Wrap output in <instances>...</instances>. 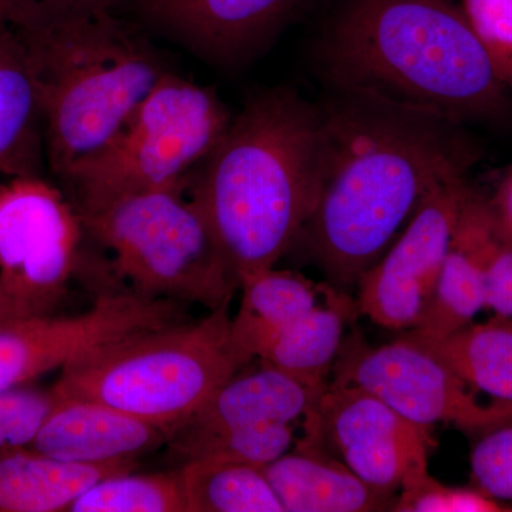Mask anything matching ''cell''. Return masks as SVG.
Masks as SVG:
<instances>
[{
    "instance_id": "277c9868",
    "label": "cell",
    "mask_w": 512,
    "mask_h": 512,
    "mask_svg": "<svg viewBox=\"0 0 512 512\" xmlns=\"http://www.w3.org/2000/svg\"><path fill=\"white\" fill-rule=\"evenodd\" d=\"M15 30L39 96L46 168L60 185L109 146L168 70L110 2Z\"/></svg>"
},
{
    "instance_id": "7c38bea8",
    "label": "cell",
    "mask_w": 512,
    "mask_h": 512,
    "mask_svg": "<svg viewBox=\"0 0 512 512\" xmlns=\"http://www.w3.org/2000/svg\"><path fill=\"white\" fill-rule=\"evenodd\" d=\"M305 419V439L319 441L363 483L389 497H396L407 474L429 467L430 427L360 387L329 384Z\"/></svg>"
},
{
    "instance_id": "4dcf8cb0",
    "label": "cell",
    "mask_w": 512,
    "mask_h": 512,
    "mask_svg": "<svg viewBox=\"0 0 512 512\" xmlns=\"http://www.w3.org/2000/svg\"><path fill=\"white\" fill-rule=\"evenodd\" d=\"M111 0H0V20L13 29L29 28L64 10Z\"/></svg>"
},
{
    "instance_id": "9c48e42d",
    "label": "cell",
    "mask_w": 512,
    "mask_h": 512,
    "mask_svg": "<svg viewBox=\"0 0 512 512\" xmlns=\"http://www.w3.org/2000/svg\"><path fill=\"white\" fill-rule=\"evenodd\" d=\"M329 384L360 387L420 426L453 424L481 436L512 423V403L481 404L446 363L403 335L377 348L349 336Z\"/></svg>"
},
{
    "instance_id": "603a6c76",
    "label": "cell",
    "mask_w": 512,
    "mask_h": 512,
    "mask_svg": "<svg viewBox=\"0 0 512 512\" xmlns=\"http://www.w3.org/2000/svg\"><path fill=\"white\" fill-rule=\"evenodd\" d=\"M181 476L188 512H284L262 468L187 460Z\"/></svg>"
},
{
    "instance_id": "8fae6325",
    "label": "cell",
    "mask_w": 512,
    "mask_h": 512,
    "mask_svg": "<svg viewBox=\"0 0 512 512\" xmlns=\"http://www.w3.org/2000/svg\"><path fill=\"white\" fill-rule=\"evenodd\" d=\"M180 322L178 302L103 293L76 316L36 315L0 328V390L25 386L100 346Z\"/></svg>"
},
{
    "instance_id": "d6a6232c",
    "label": "cell",
    "mask_w": 512,
    "mask_h": 512,
    "mask_svg": "<svg viewBox=\"0 0 512 512\" xmlns=\"http://www.w3.org/2000/svg\"><path fill=\"white\" fill-rule=\"evenodd\" d=\"M29 316V313L9 295L5 285L0 281V328L16 322V320L29 318Z\"/></svg>"
},
{
    "instance_id": "8992f818",
    "label": "cell",
    "mask_w": 512,
    "mask_h": 512,
    "mask_svg": "<svg viewBox=\"0 0 512 512\" xmlns=\"http://www.w3.org/2000/svg\"><path fill=\"white\" fill-rule=\"evenodd\" d=\"M187 184L121 198L83 215L84 228L134 292L214 311L239 281Z\"/></svg>"
},
{
    "instance_id": "4316f807",
    "label": "cell",
    "mask_w": 512,
    "mask_h": 512,
    "mask_svg": "<svg viewBox=\"0 0 512 512\" xmlns=\"http://www.w3.org/2000/svg\"><path fill=\"white\" fill-rule=\"evenodd\" d=\"M55 390L25 386L0 390V453L30 447L53 407Z\"/></svg>"
},
{
    "instance_id": "ffe728a7",
    "label": "cell",
    "mask_w": 512,
    "mask_h": 512,
    "mask_svg": "<svg viewBox=\"0 0 512 512\" xmlns=\"http://www.w3.org/2000/svg\"><path fill=\"white\" fill-rule=\"evenodd\" d=\"M136 460L76 464L57 460L33 447L0 453V512L67 511L94 483L127 473Z\"/></svg>"
},
{
    "instance_id": "e0dca14e",
    "label": "cell",
    "mask_w": 512,
    "mask_h": 512,
    "mask_svg": "<svg viewBox=\"0 0 512 512\" xmlns=\"http://www.w3.org/2000/svg\"><path fill=\"white\" fill-rule=\"evenodd\" d=\"M262 473L284 512L392 511L396 500L373 490L319 441L305 437Z\"/></svg>"
},
{
    "instance_id": "3957f363",
    "label": "cell",
    "mask_w": 512,
    "mask_h": 512,
    "mask_svg": "<svg viewBox=\"0 0 512 512\" xmlns=\"http://www.w3.org/2000/svg\"><path fill=\"white\" fill-rule=\"evenodd\" d=\"M319 103L288 87L254 97L188 180L238 281L292 251L319 192Z\"/></svg>"
},
{
    "instance_id": "cb8c5ba5",
    "label": "cell",
    "mask_w": 512,
    "mask_h": 512,
    "mask_svg": "<svg viewBox=\"0 0 512 512\" xmlns=\"http://www.w3.org/2000/svg\"><path fill=\"white\" fill-rule=\"evenodd\" d=\"M69 512H188L181 470L114 474L101 478L70 505Z\"/></svg>"
},
{
    "instance_id": "44dd1931",
    "label": "cell",
    "mask_w": 512,
    "mask_h": 512,
    "mask_svg": "<svg viewBox=\"0 0 512 512\" xmlns=\"http://www.w3.org/2000/svg\"><path fill=\"white\" fill-rule=\"evenodd\" d=\"M355 309L356 301L348 293L329 286L325 301L289 326L259 360L309 386L326 389Z\"/></svg>"
},
{
    "instance_id": "f546056e",
    "label": "cell",
    "mask_w": 512,
    "mask_h": 512,
    "mask_svg": "<svg viewBox=\"0 0 512 512\" xmlns=\"http://www.w3.org/2000/svg\"><path fill=\"white\" fill-rule=\"evenodd\" d=\"M481 255L485 309L493 311L494 316L512 318V242L498 232L487 201L481 231Z\"/></svg>"
},
{
    "instance_id": "ba28073f",
    "label": "cell",
    "mask_w": 512,
    "mask_h": 512,
    "mask_svg": "<svg viewBox=\"0 0 512 512\" xmlns=\"http://www.w3.org/2000/svg\"><path fill=\"white\" fill-rule=\"evenodd\" d=\"M84 238L82 215L59 185L40 175L0 184V281L30 316L62 301Z\"/></svg>"
},
{
    "instance_id": "1f68e13d",
    "label": "cell",
    "mask_w": 512,
    "mask_h": 512,
    "mask_svg": "<svg viewBox=\"0 0 512 512\" xmlns=\"http://www.w3.org/2000/svg\"><path fill=\"white\" fill-rule=\"evenodd\" d=\"M484 197L498 232L512 242V164L501 171L493 191Z\"/></svg>"
},
{
    "instance_id": "9a60e30c",
    "label": "cell",
    "mask_w": 512,
    "mask_h": 512,
    "mask_svg": "<svg viewBox=\"0 0 512 512\" xmlns=\"http://www.w3.org/2000/svg\"><path fill=\"white\" fill-rule=\"evenodd\" d=\"M326 389L262 363L255 372L235 373L190 419L171 431L168 440L261 424H292L315 409Z\"/></svg>"
},
{
    "instance_id": "4fadbf2b",
    "label": "cell",
    "mask_w": 512,
    "mask_h": 512,
    "mask_svg": "<svg viewBox=\"0 0 512 512\" xmlns=\"http://www.w3.org/2000/svg\"><path fill=\"white\" fill-rule=\"evenodd\" d=\"M309 0H111L121 16L205 62L232 67L261 55Z\"/></svg>"
},
{
    "instance_id": "5bb4252c",
    "label": "cell",
    "mask_w": 512,
    "mask_h": 512,
    "mask_svg": "<svg viewBox=\"0 0 512 512\" xmlns=\"http://www.w3.org/2000/svg\"><path fill=\"white\" fill-rule=\"evenodd\" d=\"M165 441L161 427L109 404L59 396L30 447L67 463L110 464L136 460Z\"/></svg>"
},
{
    "instance_id": "30bf717a",
    "label": "cell",
    "mask_w": 512,
    "mask_h": 512,
    "mask_svg": "<svg viewBox=\"0 0 512 512\" xmlns=\"http://www.w3.org/2000/svg\"><path fill=\"white\" fill-rule=\"evenodd\" d=\"M471 187L467 174H461L429 192L402 234L360 278L357 312L390 330L407 332L419 325Z\"/></svg>"
},
{
    "instance_id": "5b68a950",
    "label": "cell",
    "mask_w": 512,
    "mask_h": 512,
    "mask_svg": "<svg viewBox=\"0 0 512 512\" xmlns=\"http://www.w3.org/2000/svg\"><path fill=\"white\" fill-rule=\"evenodd\" d=\"M229 305L197 322H178L114 340L73 360L60 373L57 396L94 400L171 431L190 419L238 373Z\"/></svg>"
},
{
    "instance_id": "52a82bcc",
    "label": "cell",
    "mask_w": 512,
    "mask_h": 512,
    "mask_svg": "<svg viewBox=\"0 0 512 512\" xmlns=\"http://www.w3.org/2000/svg\"><path fill=\"white\" fill-rule=\"evenodd\" d=\"M231 121L214 89L167 72L109 146L60 187L82 217L131 195L183 187Z\"/></svg>"
},
{
    "instance_id": "484cf974",
    "label": "cell",
    "mask_w": 512,
    "mask_h": 512,
    "mask_svg": "<svg viewBox=\"0 0 512 512\" xmlns=\"http://www.w3.org/2000/svg\"><path fill=\"white\" fill-rule=\"evenodd\" d=\"M392 511L504 512L512 511V508L488 497L477 488L447 487L430 476L429 467H420L404 478Z\"/></svg>"
},
{
    "instance_id": "d4e9b609",
    "label": "cell",
    "mask_w": 512,
    "mask_h": 512,
    "mask_svg": "<svg viewBox=\"0 0 512 512\" xmlns=\"http://www.w3.org/2000/svg\"><path fill=\"white\" fill-rule=\"evenodd\" d=\"M292 424H261L168 440L187 460L227 461L265 467L291 450Z\"/></svg>"
},
{
    "instance_id": "7402d4cb",
    "label": "cell",
    "mask_w": 512,
    "mask_h": 512,
    "mask_svg": "<svg viewBox=\"0 0 512 512\" xmlns=\"http://www.w3.org/2000/svg\"><path fill=\"white\" fill-rule=\"evenodd\" d=\"M416 343L468 386L512 403V318L494 316L485 323H470L439 342Z\"/></svg>"
},
{
    "instance_id": "83f0119b",
    "label": "cell",
    "mask_w": 512,
    "mask_h": 512,
    "mask_svg": "<svg viewBox=\"0 0 512 512\" xmlns=\"http://www.w3.org/2000/svg\"><path fill=\"white\" fill-rule=\"evenodd\" d=\"M471 28L512 92V0H461Z\"/></svg>"
},
{
    "instance_id": "2e32d148",
    "label": "cell",
    "mask_w": 512,
    "mask_h": 512,
    "mask_svg": "<svg viewBox=\"0 0 512 512\" xmlns=\"http://www.w3.org/2000/svg\"><path fill=\"white\" fill-rule=\"evenodd\" d=\"M485 198L476 188L468 192L453 238L448 247L439 281L419 325L403 332L414 342H439L473 323L485 309L481 231Z\"/></svg>"
},
{
    "instance_id": "ac0fdd59",
    "label": "cell",
    "mask_w": 512,
    "mask_h": 512,
    "mask_svg": "<svg viewBox=\"0 0 512 512\" xmlns=\"http://www.w3.org/2000/svg\"><path fill=\"white\" fill-rule=\"evenodd\" d=\"M46 167L43 119L22 40L0 20V174L40 175Z\"/></svg>"
},
{
    "instance_id": "d6986e66",
    "label": "cell",
    "mask_w": 512,
    "mask_h": 512,
    "mask_svg": "<svg viewBox=\"0 0 512 512\" xmlns=\"http://www.w3.org/2000/svg\"><path fill=\"white\" fill-rule=\"evenodd\" d=\"M322 285L298 272L268 268L242 276L241 305L231 316L229 336L245 366L274 345L296 320L320 302Z\"/></svg>"
},
{
    "instance_id": "7a4b0ae2",
    "label": "cell",
    "mask_w": 512,
    "mask_h": 512,
    "mask_svg": "<svg viewBox=\"0 0 512 512\" xmlns=\"http://www.w3.org/2000/svg\"><path fill=\"white\" fill-rule=\"evenodd\" d=\"M330 86L434 111L463 126L511 117V90L457 0H338L315 49Z\"/></svg>"
},
{
    "instance_id": "f1b7e54d",
    "label": "cell",
    "mask_w": 512,
    "mask_h": 512,
    "mask_svg": "<svg viewBox=\"0 0 512 512\" xmlns=\"http://www.w3.org/2000/svg\"><path fill=\"white\" fill-rule=\"evenodd\" d=\"M471 480L488 497L512 503V423L478 436L471 451Z\"/></svg>"
},
{
    "instance_id": "6da1fadb",
    "label": "cell",
    "mask_w": 512,
    "mask_h": 512,
    "mask_svg": "<svg viewBox=\"0 0 512 512\" xmlns=\"http://www.w3.org/2000/svg\"><path fill=\"white\" fill-rule=\"evenodd\" d=\"M319 192L296 247L329 285L348 293L382 258L441 181L468 174L477 150L467 127L434 111L330 86Z\"/></svg>"
}]
</instances>
